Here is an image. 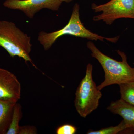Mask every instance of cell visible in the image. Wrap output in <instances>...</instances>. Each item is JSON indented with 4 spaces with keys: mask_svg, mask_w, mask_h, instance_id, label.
Returning a JSON list of instances; mask_svg holds the SVG:
<instances>
[{
    "mask_svg": "<svg viewBox=\"0 0 134 134\" xmlns=\"http://www.w3.org/2000/svg\"><path fill=\"white\" fill-rule=\"evenodd\" d=\"M121 99L134 105V81L119 85Z\"/></svg>",
    "mask_w": 134,
    "mask_h": 134,
    "instance_id": "obj_11",
    "label": "cell"
},
{
    "mask_svg": "<svg viewBox=\"0 0 134 134\" xmlns=\"http://www.w3.org/2000/svg\"><path fill=\"white\" fill-rule=\"evenodd\" d=\"M62 3L60 0H6L3 5L10 9L21 10L32 19L36 13L43 9L57 11Z\"/></svg>",
    "mask_w": 134,
    "mask_h": 134,
    "instance_id": "obj_6",
    "label": "cell"
},
{
    "mask_svg": "<svg viewBox=\"0 0 134 134\" xmlns=\"http://www.w3.org/2000/svg\"><path fill=\"white\" fill-rule=\"evenodd\" d=\"M79 9V5L78 3H76L73 7L69 21L62 29L50 33L41 31L39 33L38 40L45 50H49L59 38L65 35H72L91 40L104 41L105 40L112 43L117 42L119 36L113 38L104 37L93 33L86 29L80 19Z\"/></svg>",
    "mask_w": 134,
    "mask_h": 134,
    "instance_id": "obj_2",
    "label": "cell"
},
{
    "mask_svg": "<svg viewBox=\"0 0 134 134\" xmlns=\"http://www.w3.org/2000/svg\"><path fill=\"white\" fill-rule=\"evenodd\" d=\"M22 113V107L19 103L15 104L12 119L9 127L6 134H18L20 126L19 122L21 119Z\"/></svg>",
    "mask_w": 134,
    "mask_h": 134,
    "instance_id": "obj_10",
    "label": "cell"
},
{
    "mask_svg": "<svg viewBox=\"0 0 134 134\" xmlns=\"http://www.w3.org/2000/svg\"><path fill=\"white\" fill-rule=\"evenodd\" d=\"M16 103L0 100V134H6Z\"/></svg>",
    "mask_w": 134,
    "mask_h": 134,
    "instance_id": "obj_9",
    "label": "cell"
},
{
    "mask_svg": "<svg viewBox=\"0 0 134 134\" xmlns=\"http://www.w3.org/2000/svg\"><path fill=\"white\" fill-rule=\"evenodd\" d=\"M37 133V130L34 126L26 125L20 126L18 134H36Z\"/></svg>",
    "mask_w": 134,
    "mask_h": 134,
    "instance_id": "obj_14",
    "label": "cell"
},
{
    "mask_svg": "<svg viewBox=\"0 0 134 134\" xmlns=\"http://www.w3.org/2000/svg\"><path fill=\"white\" fill-rule=\"evenodd\" d=\"M107 109L123 118L127 129L134 131V105L120 99L112 102Z\"/></svg>",
    "mask_w": 134,
    "mask_h": 134,
    "instance_id": "obj_8",
    "label": "cell"
},
{
    "mask_svg": "<svg viewBox=\"0 0 134 134\" xmlns=\"http://www.w3.org/2000/svg\"><path fill=\"white\" fill-rule=\"evenodd\" d=\"M0 47L5 49L10 57L18 56L25 62L32 63L30 55L31 50V37L17 27L14 23L0 21Z\"/></svg>",
    "mask_w": 134,
    "mask_h": 134,
    "instance_id": "obj_3",
    "label": "cell"
},
{
    "mask_svg": "<svg viewBox=\"0 0 134 134\" xmlns=\"http://www.w3.org/2000/svg\"><path fill=\"white\" fill-rule=\"evenodd\" d=\"M86 45L91 51L92 56L98 61L104 72L105 79L97 86L99 90H101L112 85H119L134 81V68L129 65L126 55L123 52L117 50L122 59L121 61H118L101 52L91 41H88Z\"/></svg>",
    "mask_w": 134,
    "mask_h": 134,
    "instance_id": "obj_1",
    "label": "cell"
},
{
    "mask_svg": "<svg viewBox=\"0 0 134 134\" xmlns=\"http://www.w3.org/2000/svg\"><path fill=\"white\" fill-rule=\"evenodd\" d=\"M91 8L95 12H102L100 14L93 17V21L102 20L108 25H111L119 18L134 19V0H110L99 5L93 3Z\"/></svg>",
    "mask_w": 134,
    "mask_h": 134,
    "instance_id": "obj_5",
    "label": "cell"
},
{
    "mask_svg": "<svg viewBox=\"0 0 134 134\" xmlns=\"http://www.w3.org/2000/svg\"><path fill=\"white\" fill-rule=\"evenodd\" d=\"M92 70V65L88 64L85 76L82 79L76 92L75 107L82 118H85L97 108L102 96L100 90L93 81Z\"/></svg>",
    "mask_w": 134,
    "mask_h": 134,
    "instance_id": "obj_4",
    "label": "cell"
},
{
    "mask_svg": "<svg viewBox=\"0 0 134 134\" xmlns=\"http://www.w3.org/2000/svg\"><path fill=\"white\" fill-rule=\"evenodd\" d=\"M77 129L74 126L70 124H65L58 127L56 130L57 134H75Z\"/></svg>",
    "mask_w": 134,
    "mask_h": 134,
    "instance_id": "obj_13",
    "label": "cell"
},
{
    "mask_svg": "<svg viewBox=\"0 0 134 134\" xmlns=\"http://www.w3.org/2000/svg\"><path fill=\"white\" fill-rule=\"evenodd\" d=\"M21 84L13 73L0 68V100L16 103L21 98Z\"/></svg>",
    "mask_w": 134,
    "mask_h": 134,
    "instance_id": "obj_7",
    "label": "cell"
},
{
    "mask_svg": "<svg viewBox=\"0 0 134 134\" xmlns=\"http://www.w3.org/2000/svg\"><path fill=\"white\" fill-rule=\"evenodd\" d=\"M62 2L69 3L73 1V0H60Z\"/></svg>",
    "mask_w": 134,
    "mask_h": 134,
    "instance_id": "obj_15",
    "label": "cell"
},
{
    "mask_svg": "<svg viewBox=\"0 0 134 134\" xmlns=\"http://www.w3.org/2000/svg\"><path fill=\"white\" fill-rule=\"evenodd\" d=\"M127 129L124 120L115 126H111L101 129L98 130H89L87 134H116Z\"/></svg>",
    "mask_w": 134,
    "mask_h": 134,
    "instance_id": "obj_12",
    "label": "cell"
}]
</instances>
